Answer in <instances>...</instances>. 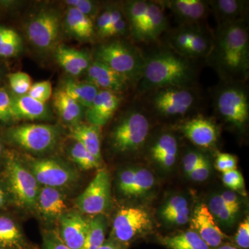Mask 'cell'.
<instances>
[{"label": "cell", "instance_id": "6da1fadb", "mask_svg": "<svg viewBox=\"0 0 249 249\" xmlns=\"http://www.w3.org/2000/svg\"><path fill=\"white\" fill-rule=\"evenodd\" d=\"M208 63L227 83H241L249 70V31L245 20L218 24Z\"/></svg>", "mask_w": 249, "mask_h": 249}, {"label": "cell", "instance_id": "7a4b0ae2", "mask_svg": "<svg viewBox=\"0 0 249 249\" xmlns=\"http://www.w3.org/2000/svg\"><path fill=\"white\" fill-rule=\"evenodd\" d=\"M196 77V70L188 59L173 51H158L145 57L139 82V91L142 93L163 88H191Z\"/></svg>", "mask_w": 249, "mask_h": 249}, {"label": "cell", "instance_id": "3957f363", "mask_svg": "<svg viewBox=\"0 0 249 249\" xmlns=\"http://www.w3.org/2000/svg\"><path fill=\"white\" fill-rule=\"evenodd\" d=\"M94 55L95 60L125 77L129 83H139L142 78L145 57L134 46L112 41L98 47Z\"/></svg>", "mask_w": 249, "mask_h": 249}, {"label": "cell", "instance_id": "277c9868", "mask_svg": "<svg viewBox=\"0 0 249 249\" xmlns=\"http://www.w3.org/2000/svg\"><path fill=\"white\" fill-rule=\"evenodd\" d=\"M150 126L148 118L142 108L131 109L121 118L111 131V147L119 153L138 151L146 142Z\"/></svg>", "mask_w": 249, "mask_h": 249}, {"label": "cell", "instance_id": "5b68a950", "mask_svg": "<svg viewBox=\"0 0 249 249\" xmlns=\"http://www.w3.org/2000/svg\"><path fill=\"white\" fill-rule=\"evenodd\" d=\"M214 103L218 114L237 128H243L248 122V95L241 83H227L218 90Z\"/></svg>", "mask_w": 249, "mask_h": 249}, {"label": "cell", "instance_id": "8992f818", "mask_svg": "<svg viewBox=\"0 0 249 249\" xmlns=\"http://www.w3.org/2000/svg\"><path fill=\"white\" fill-rule=\"evenodd\" d=\"M8 137L14 143L28 151L45 152L56 143L58 129L46 124H25L11 127Z\"/></svg>", "mask_w": 249, "mask_h": 249}, {"label": "cell", "instance_id": "52a82bcc", "mask_svg": "<svg viewBox=\"0 0 249 249\" xmlns=\"http://www.w3.org/2000/svg\"><path fill=\"white\" fill-rule=\"evenodd\" d=\"M6 175L10 191L16 202L29 209L36 206L40 188L30 170L17 159L10 157L6 162Z\"/></svg>", "mask_w": 249, "mask_h": 249}, {"label": "cell", "instance_id": "ba28073f", "mask_svg": "<svg viewBox=\"0 0 249 249\" xmlns=\"http://www.w3.org/2000/svg\"><path fill=\"white\" fill-rule=\"evenodd\" d=\"M152 227V219L146 211L139 207L124 208L114 218L111 239L129 245L130 241L149 231Z\"/></svg>", "mask_w": 249, "mask_h": 249}, {"label": "cell", "instance_id": "9c48e42d", "mask_svg": "<svg viewBox=\"0 0 249 249\" xmlns=\"http://www.w3.org/2000/svg\"><path fill=\"white\" fill-rule=\"evenodd\" d=\"M111 202L110 176L107 170H98L86 189L78 196L76 205L82 213L98 215L109 209Z\"/></svg>", "mask_w": 249, "mask_h": 249}, {"label": "cell", "instance_id": "30bf717a", "mask_svg": "<svg viewBox=\"0 0 249 249\" xmlns=\"http://www.w3.org/2000/svg\"><path fill=\"white\" fill-rule=\"evenodd\" d=\"M196 97L191 88H163L153 91L150 105L159 115L174 117L191 110L196 104Z\"/></svg>", "mask_w": 249, "mask_h": 249}, {"label": "cell", "instance_id": "8fae6325", "mask_svg": "<svg viewBox=\"0 0 249 249\" xmlns=\"http://www.w3.org/2000/svg\"><path fill=\"white\" fill-rule=\"evenodd\" d=\"M60 16L53 10H44L33 18L27 25L28 38L36 48L51 50L60 35Z\"/></svg>", "mask_w": 249, "mask_h": 249}, {"label": "cell", "instance_id": "7c38bea8", "mask_svg": "<svg viewBox=\"0 0 249 249\" xmlns=\"http://www.w3.org/2000/svg\"><path fill=\"white\" fill-rule=\"evenodd\" d=\"M29 170L39 184L59 188L76 181L77 174L66 165L52 160H33L29 162Z\"/></svg>", "mask_w": 249, "mask_h": 249}, {"label": "cell", "instance_id": "4fadbf2b", "mask_svg": "<svg viewBox=\"0 0 249 249\" xmlns=\"http://www.w3.org/2000/svg\"><path fill=\"white\" fill-rule=\"evenodd\" d=\"M157 2L169 9L182 26L199 25L210 9L208 1L201 0H162Z\"/></svg>", "mask_w": 249, "mask_h": 249}, {"label": "cell", "instance_id": "5bb4252c", "mask_svg": "<svg viewBox=\"0 0 249 249\" xmlns=\"http://www.w3.org/2000/svg\"><path fill=\"white\" fill-rule=\"evenodd\" d=\"M179 129L190 142L203 148L213 146L219 137L216 124L204 116H196L186 121L179 126Z\"/></svg>", "mask_w": 249, "mask_h": 249}, {"label": "cell", "instance_id": "9a60e30c", "mask_svg": "<svg viewBox=\"0 0 249 249\" xmlns=\"http://www.w3.org/2000/svg\"><path fill=\"white\" fill-rule=\"evenodd\" d=\"M60 238L71 249H84L88 221L76 211L66 212L59 218Z\"/></svg>", "mask_w": 249, "mask_h": 249}, {"label": "cell", "instance_id": "2e32d148", "mask_svg": "<svg viewBox=\"0 0 249 249\" xmlns=\"http://www.w3.org/2000/svg\"><path fill=\"white\" fill-rule=\"evenodd\" d=\"M117 93L100 89L92 104L86 111L88 124L101 127L107 124L120 106Z\"/></svg>", "mask_w": 249, "mask_h": 249}, {"label": "cell", "instance_id": "e0dca14e", "mask_svg": "<svg viewBox=\"0 0 249 249\" xmlns=\"http://www.w3.org/2000/svg\"><path fill=\"white\" fill-rule=\"evenodd\" d=\"M86 80L99 89L115 93L124 91L129 83L125 77L96 60L91 62L87 70Z\"/></svg>", "mask_w": 249, "mask_h": 249}, {"label": "cell", "instance_id": "ac0fdd59", "mask_svg": "<svg viewBox=\"0 0 249 249\" xmlns=\"http://www.w3.org/2000/svg\"><path fill=\"white\" fill-rule=\"evenodd\" d=\"M153 174L142 168H129L121 172L118 186L124 196H139L145 194L154 186Z\"/></svg>", "mask_w": 249, "mask_h": 249}, {"label": "cell", "instance_id": "d6986e66", "mask_svg": "<svg viewBox=\"0 0 249 249\" xmlns=\"http://www.w3.org/2000/svg\"><path fill=\"white\" fill-rule=\"evenodd\" d=\"M192 227L209 248H215L222 244L224 233L206 204H201L196 208L192 218Z\"/></svg>", "mask_w": 249, "mask_h": 249}, {"label": "cell", "instance_id": "ffe728a7", "mask_svg": "<svg viewBox=\"0 0 249 249\" xmlns=\"http://www.w3.org/2000/svg\"><path fill=\"white\" fill-rule=\"evenodd\" d=\"M36 206L48 219H59L67 212L65 198L58 188L43 186L40 188Z\"/></svg>", "mask_w": 249, "mask_h": 249}, {"label": "cell", "instance_id": "44dd1931", "mask_svg": "<svg viewBox=\"0 0 249 249\" xmlns=\"http://www.w3.org/2000/svg\"><path fill=\"white\" fill-rule=\"evenodd\" d=\"M219 24L245 20L249 1L245 0H213L208 1Z\"/></svg>", "mask_w": 249, "mask_h": 249}, {"label": "cell", "instance_id": "7402d4cb", "mask_svg": "<svg viewBox=\"0 0 249 249\" xmlns=\"http://www.w3.org/2000/svg\"><path fill=\"white\" fill-rule=\"evenodd\" d=\"M55 58L65 71L73 76H80L87 71L91 63L88 53L65 45L55 49Z\"/></svg>", "mask_w": 249, "mask_h": 249}, {"label": "cell", "instance_id": "603a6c76", "mask_svg": "<svg viewBox=\"0 0 249 249\" xmlns=\"http://www.w3.org/2000/svg\"><path fill=\"white\" fill-rule=\"evenodd\" d=\"M12 102L14 120H37L46 119L49 116L47 105L27 94L12 96Z\"/></svg>", "mask_w": 249, "mask_h": 249}, {"label": "cell", "instance_id": "cb8c5ba5", "mask_svg": "<svg viewBox=\"0 0 249 249\" xmlns=\"http://www.w3.org/2000/svg\"><path fill=\"white\" fill-rule=\"evenodd\" d=\"M70 137L80 142L96 159L101 162V127L89 124L73 125Z\"/></svg>", "mask_w": 249, "mask_h": 249}, {"label": "cell", "instance_id": "d4e9b609", "mask_svg": "<svg viewBox=\"0 0 249 249\" xmlns=\"http://www.w3.org/2000/svg\"><path fill=\"white\" fill-rule=\"evenodd\" d=\"M152 159L165 168L173 167L178 153V141L173 134H162L150 149Z\"/></svg>", "mask_w": 249, "mask_h": 249}, {"label": "cell", "instance_id": "484cf974", "mask_svg": "<svg viewBox=\"0 0 249 249\" xmlns=\"http://www.w3.org/2000/svg\"><path fill=\"white\" fill-rule=\"evenodd\" d=\"M163 9L157 1H147L144 23V42L157 40L166 30L168 21Z\"/></svg>", "mask_w": 249, "mask_h": 249}, {"label": "cell", "instance_id": "4316f807", "mask_svg": "<svg viewBox=\"0 0 249 249\" xmlns=\"http://www.w3.org/2000/svg\"><path fill=\"white\" fill-rule=\"evenodd\" d=\"M147 9V1L144 0H131L124 5V14L129 31L134 38L141 42H144V22Z\"/></svg>", "mask_w": 249, "mask_h": 249}, {"label": "cell", "instance_id": "83f0119b", "mask_svg": "<svg viewBox=\"0 0 249 249\" xmlns=\"http://www.w3.org/2000/svg\"><path fill=\"white\" fill-rule=\"evenodd\" d=\"M65 24L68 32L80 40H89L94 34L92 19L74 8L70 7L67 11Z\"/></svg>", "mask_w": 249, "mask_h": 249}, {"label": "cell", "instance_id": "f1b7e54d", "mask_svg": "<svg viewBox=\"0 0 249 249\" xmlns=\"http://www.w3.org/2000/svg\"><path fill=\"white\" fill-rule=\"evenodd\" d=\"M53 106L62 120L67 124H78L83 115V107L62 89L54 93Z\"/></svg>", "mask_w": 249, "mask_h": 249}, {"label": "cell", "instance_id": "f546056e", "mask_svg": "<svg viewBox=\"0 0 249 249\" xmlns=\"http://www.w3.org/2000/svg\"><path fill=\"white\" fill-rule=\"evenodd\" d=\"M0 247L8 249H27L20 229L14 219L0 216Z\"/></svg>", "mask_w": 249, "mask_h": 249}, {"label": "cell", "instance_id": "4dcf8cb0", "mask_svg": "<svg viewBox=\"0 0 249 249\" xmlns=\"http://www.w3.org/2000/svg\"><path fill=\"white\" fill-rule=\"evenodd\" d=\"M213 45V36L200 26L196 25L193 31L191 40L182 56L185 58L207 57Z\"/></svg>", "mask_w": 249, "mask_h": 249}, {"label": "cell", "instance_id": "1f68e13d", "mask_svg": "<svg viewBox=\"0 0 249 249\" xmlns=\"http://www.w3.org/2000/svg\"><path fill=\"white\" fill-rule=\"evenodd\" d=\"M62 90L79 103L82 107L88 109L92 104L100 89L97 87L87 81L68 80L64 84Z\"/></svg>", "mask_w": 249, "mask_h": 249}, {"label": "cell", "instance_id": "d6a6232c", "mask_svg": "<svg viewBox=\"0 0 249 249\" xmlns=\"http://www.w3.org/2000/svg\"><path fill=\"white\" fill-rule=\"evenodd\" d=\"M161 243L169 249H209V247L194 231L162 239Z\"/></svg>", "mask_w": 249, "mask_h": 249}, {"label": "cell", "instance_id": "836d02e7", "mask_svg": "<svg viewBox=\"0 0 249 249\" xmlns=\"http://www.w3.org/2000/svg\"><path fill=\"white\" fill-rule=\"evenodd\" d=\"M107 220L103 214H98L88 221L84 249H98L106 242Z\"/></svg>", "mask_w": 249, "mask_h": 249}, {"label": "cell", "instance_id": "e575fe53", "mask_svg": "<svg viewBox=\"0 0 249 249\" xmlns=\"http://www.w3.org/2000/svg\"><path fill=\"white\" fill-rule=\"evenodd\" d=\"M22 47V38L16 31L0 26V56L4 58L16 56Z\"/></svg>", "mask_w": 249, "mask_h": 249}, {"label": "cell", "instance_id": "d590c367", "mask_svg": "<svg viewBox=\"0 0 249 249\" xmlns=\"http://www.w3.org/2000/svg\"><path fill=\"white\" fill-rule=\"evenodd\" d=\"M208 208L214 219L227 225H230L235 221L236 215L240 210V208L233 207L227 204L220 195L211 198Z\"/></svg>", "mask_w": 249, "mask_h": 249}, {"label": "cell", "instance_id": "8d00e7d4", "mask_svg": "<svg viewBox=\"0 0 249 249\" xmlns=\"http://www.w3.org/2000/svg\"><path fill=\"white\" fill-rule=\"evenodd\" d=\"M70 155L71 160L84 170L97 168L101 165V161L96 160L80 142L76 141L70 149Z\"/></svg>", "mask_w": 249, "mask_h": 249}, {"label": "cell", "instance_id": "74e56055", "mask_svg": "<svg viewBox=\"0 0 249 249\" xmlns=\"http://www.w3.org/2000/svg\"><path fill=\"white\" fill-rule=\"evenodd\" d=\"M10 88L16 96L27 94L32 86L31 76L24 72H15L9 76Z\"/></svg>", "mask_w": 249, "mask_h": 249}, {"label": "cell", "instance_id": "f35d334b", "mask_svg": "<svg viewBox=\"0 0 249 249\" xmlns=\"http://www.w3.org/2000/svg\"><path fill=\"white\" fill-rule=\"evenodd\" d=\"M27 95L39 102L45 103L52 96V83L49 80H44L33 84Z\"/></svg>", "mask_w": 249, "mask_h": 249}, {"label": "cell", "instance_id": "ab89813d", "mask_svg": "<svg viewBox=\"0 0 249 249\" xmlns=\"http://www.w3.org/2000/svg\"><path fill=\"white\" fill-rule=\"evenodd\" d=\"M223 183L232 191L245 194V179L242 174L237 170H232L223 173Z\"/></svg>", "mask_w": 249, "mask_h": 249}, {"label": "cell", "instance_id": "60d3db41", "mask_svg": "<svg viewBox=\"0 0 249 249\" xmlns=\"http://www.w3.org/2000/svg\"><path fill=\"white\" fill-rule=\"evenodd\" d=\"M14 120L12 96L6 89H0V122L6 124Z\"/></svg>", "mask_w": 249, "mask_h": 249}, {"label": "cell", "instance_id": "b9f144b4", "mask_svg": "<svg viewBox=\"0 0 249 249\" xmlns=\"http://www.w3.org/2000/svg\"><path fill=\"white\" fill-rule=\"evenodd\" d=\"M65 2L70 7L78 10L92 20L93 18L98 14V6L97 3L95 1L90 0H67Z\"/></svg>", "mask_w": 249, "mask_h": 249}, {"label": "cell", "instance_id": "7bdbcfd3", "mask_svg": "<svg viewBox=\"0 0 249 249\" xmlns=\"http://www.w3.org/2000/svg\"><path fill=\"white\" fill-rule=\"evenodd\" d=\"M188 201L183 196H175L167 201L162 208L160 214L163 217L168 214L179 212L183 210L188 209Z\"/></svg>", "mask_w": 249, "mask_h": 249}, {"label": "cell", "instance_id": "ee69618b", "mask_svg": "<svg viewBox=\"0 0 249 249\" xmlns=\"http://www.w3.org/2000/svg\"><path fill=\"white\" fill-rule=\"evenodd\" d=\"M206 160L207 158L200 152L196 151L188 152L183 157V170L185 173L187 175L191 173Z\"/></svg>", "mask_w": 249, "mask_h": 249}, {"label": "cell", "instance_id": "f6af8a7d", "mask_svg": "<svg viewBox=\"0 0 249 249\" xmlns=\"http://www.w3.org/2000/svg\"><path fill=\"white\" fill-rule=\"evenodd\" d=\"M237 160L235 156L228 153H219L216 159L215 166L222 173L237 169Z\"/></svg>", "mask_w": 249, "mask_h": 249}, {"label": "cell", "instance_id": "bcb514c9", "mask_svg": "<svg viewBox=\"0 0 249 249\" xmlns=\"http://www.w3.org/2000/svg\"><path fill=\"white\" fill-rule=\"evenodd\" d=\"M44 249H71L60 238L58 232L45 231L43 234Z\"/></svg>", "mask_w": 249, "mask_h": 249}, {"label": "cell", "instance_id": "7dc6e473", "mask_svg": "<svg viewBox=\"0 0 249 249\" xmlns=\"http://www.w3.org/2000/svg\"><path fill=\"white\" fill-rule=\"evenodd\" d=\"M111 6H108L99 15L96 22V31L100 37L104 38L106 32L111 25Z\"/></svg>", "mask_w": 249, "mask_h": 249}, {"label": "cell", "instance_id": "c3c4849f", "mask_svg": "<svg viewBox=\"0 0 249 249\" xmlns=\"http://www.w3.org/2000/svg\"><path fill=\"white\" fill-rule=\"evenodd\" d=\"M236 243L244 249L249 248V217L245 219L239 226L236 234Z\"/></svg>", "mask_w": 249, "mask_h": 249}, {"label": "cell", "instance_id": "681fc988", "mask_svg": "<svg viewBox=\"0 0 249 249\" xmlns=\"http://www.w3.org/2000/svg\"><path fill=\"white\" fill-rule=\"evenodd\" d=\"M211 172V164L209 160H206L201 163L196 169L188 174V176L193 181H204L209 178Z\"/></svg>", "mask_w": 249, "mask_h": 249}, {"label": "cell", "instance_id": "f907efd6", "mask_svg": "<svg viewBox=\"0 0 249 249\" xmlns=\"http://www.w3.org/2000/svg\"><path fill=\"white\" fill-rule=\"evenodd\" d=\"M128 29H129V25L127 19L125 18L122 17L108 29L104 38L124 35Z\"/></svg>", "mask_w": 249, "mask_h": 249}, {"label": "cell", "instance_id": "816d5d0a", "mask_svg": "<svg viewBox=\"0 0 249 249\" xmlns=\"http://www.w3.org/2000/svg\"><path fill=\"white\" fill-rule=\"evenodd\" d=\"M165 221L177 225H183L189 220V209L168 214L163 217Z\"/></svg>", "mask_w": 249, "mask_h": 249}, {"label": "cell", "instance_id": "f5cc1de1", "mask_svg": "<svg viewBox=\"0 0 249 249\" xmlns=\"http://www.w3.org/2000/svg\"><path fill=\"white\" fill-rule=\"evenodd\" d=\"M220 196L227 204L233 206V207L240 208V202H239L238 198H237L235 192L227 191L220 195Z\"/></svg>", "mask_w": 249, "mask_h": 249}, {"label": "cell", "instance_id": "db71d44e", "mask_svg": "<svg viewBox=\"0 0 249 249\" xmlns=\"http://www.w3.org/2000/svg\"><path fill=\"white\" fill-rule=\"evenodd\" d=\"M128 247V244L121 243L110 238L106 240L103 245L98 249H127Z\"/></svg>", "mask_w": 249, "mask_h": 249}, {"label": "cell", "instance_id": "11a10c76", "mask_svg": "<svg viewBox=\"0 0 249 249\" xmlns=\"http://www.w3.org/2000/svg\"><path fill=\"white\" fill-rule=\"evenodd\" d=\"M8 194L6 190L3 188L1 185H0V209L4 207L7 202Z\"/></svg>", "mask_w": 249, "mask_h": 249}, {"label": "cell", "instance_id": "9f6ffc18", "mask_svg": "<svg viewBox=\"0 0 249 249\" xmlns=\"http://www.w3.org/2000/svg\"><path fill=\"white\" fill-rule=\"evenodd\" d=\"M218 249H238L236 248V247H232V246L231 245H224L222 246V247H219Z\"/></svg>", "mask_w": 249, "mask_h": 249}, {"label": "cell", "instance_id": "6f0895ef", "mask_svg": "<svg viewBox=\"0 0 249 249\" xmlns=\"http://www.w3.org/2000/svg\"><path fill=\"white\" fill-rule=\"evenodd\" d=\"M3 150V145L2 143H1V141H0V156L1 155V153H2Z\"/></svg>", "mask_w": 249, "mask_h": 249}, {"label": "cell", "instance_id": "680465c9", "mask_svg": "<svg viewBox=\"0 0 249 249\" xmlns=\"http://www.w3.org/2000/svg\"><path fill=\"white\" fill-rule=\"evenodd\" d=\"M0 249H8L1 248V247H0Z\"/></svg>", "mask_w": 249, "mask_h": 249}, {"label": "cell", "instance_id": "91938a15", "mask_svg": "<svg viewBox=\"0 0 249 249\" xmlns=\"http://www.w3.org/2000/svg\"><path fill=\"white\" fill-rule=\"evenodd\" d=\"M0 74H1V69H0Z\"/></svg>", "mask_w": 249, "mask_h": 249}]
</instances>
